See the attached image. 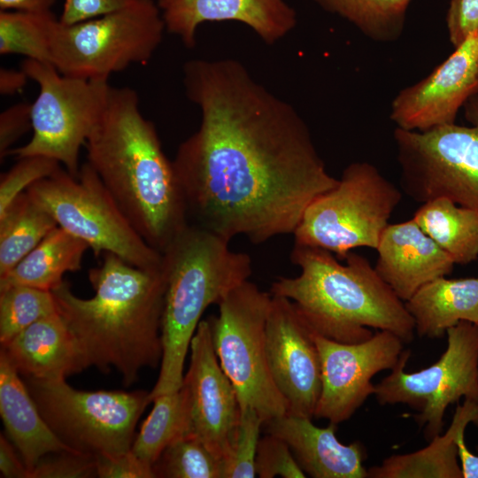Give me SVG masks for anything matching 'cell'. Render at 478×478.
Here are the masks:
<instances>
[{"label":"cell","mask_w":478,"mask_h":478,"mask_svg":"<svg viewBox=\"0 0 478 478\" xmlns=\"http://www.w3.org/2000/svg\"><path fill=\"white\" fill-rule=\"evenodd\" d=\"M183 84L201 113L173 160L189 223L229 242L293 234L338 182L303 118L232 58L186 62Z\"/></svg>","instance_id":"obj_1"},{"label":"cell","mask_w":478,"mask_h":478,"mask_svg":"<svg viewBox=\"0 0 478 478\" xmlns=\"http://www.w3.org/2000/svg\"><path fill=\"white\" fill-rule=\"evenodd\" d=\"M103 255L89 271L92 297H79L65 280L51 292L89 366L104 373L115 368L128 387L142 369L161 363L165 274L162 266L143 269L115 254Z\"/></svg>","instance_id":"obj_2"},{"label":"cell","mask_w":478,"mask_h":478,"mask_svg":"<svg viewBox=\"0 0 478 478\" xmlns=\"http://www.w3.org/2000/svg\"><path fill=\"white\" fill-rule=\"evenodd\" d=\"M85 146L87 162L134 227L162 253L189 220L173 161L143 116L135 89L111 86Z\"/></svg>","instance_id":"obj_3"},{"label":"cell","mask_w":478,"mask_h":478,"mask_svg":"<svg viewBox=\"0 0 478 478\" xmlns=\"http://www.w3.org/2000/svg\"><path fill=\"white\" fill-rule=\"evenodd\" d=\"M300 269L279 277L270 293L291 300L310 327L331 340L356 343L385 330L404 343L413 340L414 322L402 301L370 261L350 251L342 264L327 250L294 243L290 254Z\"/></svg>","instance_id":"obj_4"},{"label":"cell","mask_w":478,"mask_h":478,"mask_svg":"<svg viewBox=\"0 0 478 478\" xmlns=\"http://www.w3.org/2000/svg\"><path fill=\"white\" fill-rule=\"evenodd\" d=\"M229 241L189 224L162 252L166 288L161 321L163 354L150 400L178 390L192 337L206 308L220 303L252 273L251 257Z\"/></svg>","instance_id":"obj_5"},{"label":"cell","mask_w":478,"mask_h":478,"mask_svg":"<svg viewBox=\"0 0 478 478\" xmlns=\"http://www.w3.org/2000/svg\"><path fill=\"white\" fill-rule=\"evenodd\" d=\"M165 30L154 0H132L121 9L71 25L58 18L50 29L51 63L66 76L108 80L130 65H146Z\"/></svg>","instance_id":"obj_6"},{"label":"cell","mask_w":478,"mask_h":478,"mask_svg":"<svg viewBox=\"0 0 478 478\" xmlns=\"http://www.w3.org/2000/svg\"><path fill=\"white\" fill-rule=\"evenodd\" d=\"M26 191L58 227L85 241L96 257L110 252L140 268L161 267L162 253L140 235L88 162L77 177L60 166Z\"/></svg>","instance_id":"obj_7"},{"label":"cell","mask_w":478,"mask_h":478,"mask_svg":"<svg viewBox=\"0 0 478 478\" xmlns=\"http://www.w3.org/2000/svg\"><path fill=\"white\" fill-rule=\"evenodd\" d=\"M402 193L373 164L348 165L337 184L314 199L293 233L294 243L344 259L353 249H376Z\"/></svg>","instance_id":"obj_8"},{"label":"cell","mask_w":478,"mask_h":478,"mask_svg":"<svg viewBox=\"0 0 478 478\" xmlns=\"http://www.w3.org/2000/svg\"><path fill=\"white\" fill-rule=\"evenodd\" d=\"M468 126L393 132L400 184L419 203L446 197L478 212V94L463 106Z\"/></svg>","instance_id":"obj_9"},{"label":"cell","mask_w":478,"mask_h":478,"mask_svg":"<svg viewBox=\"0 0 478 478\" xmlns=\"http://www.w3.org/2000/svg\"><path fill=\"white\" fill-rule=\"evenodd\" d=\"M25 383L53 433L73 451L94 456L130 451L136 423L150 403L144 390L83 391L66 379L27 378Z\"/></svg>","instance_id":"obj_10"},{"label":"cell","mask_w":478,"mask_h":478,"mask_svg":"<svg viewBox=\"0 0 478 478\" xmlns=\"http://www.w3.org/2000/svg\"><path fill=\"white\" fill-rule=\"evenodd\" d=\"M272 295L249 280L234 289L209 321L220 365L237 395L241 410L255 409L264 422L289 412L273 380L266 356V325Z\"/></svg>","instance_id":"obj_11"},{"label":"cell","mask_w":478,"mask_h":478,"mask_svg":"<svg viewBox=\"0 0 478 478\" xmlns=\"http://www.w3.org/2000/svg\"><path fill=\"white\" fill-rule=\"evenodd\" d=\"M21 69L38 84L31 104L33 135L8 155L18 158L43 156L57 160L77 177L79 153L99 120L107 103L108 80L61 74L50 63L26 58Z\"/></svg>","instance_id":"obj_12"},{"label":"cell","mask_w":478,"mask_h":478,"mask_svg":"<svg viewBox=\"0 0 478 478\" xmlns=\"http://www.w3.org/2000/svg\"><path fill=\"white\" fill-rule=\"evenodd\" d=\"M447 348L428 367L405 371L411 356L404 350L389 375L374 385L381 405L404 404L413 415L428 442L440 435L449 405L461 397L478 402V326L460 321L446 331Z\"/></svg>","instance_id":"obj_13"},{"label":"cell","mask_w":478,"mask_h":478,"mask_svg":"<svg viewBox=\"0 0 478 478\" xmlns=\"http://www.w3.org/2000/svg\"><path fill=\"white\" fill-rule=\"evenodd\" d=\"M320 360L321 390L314 417L339 424L349 420L374 393L372 378L392 369L404 342L391 332L380 330L369 339L344 343L313 330Z\"/></svg>","instance_id":"obj_14"},{"label":"cell","mask_w":478,"mask_h":478,"mask_svg":"<svg viewBox=\"0 0 478 478\" xmlns=\"http://www.w3.org/2000/svg\"><path fill=\"white\" fill-rule=\"evenodd\" d=\"M183 392L189 433L222 462L228 456L241 420L236 392L214 351L209 320H201L192 337Z\"/></svg>","instance_id":"obj_15"},{"label":"cell","mask_w":478,"mask_h":478,"mask_svg":"<svg viewBox=\"0 0 478 478\" xmlns=\"http://www.w3.org/2000/svg\"><path fill=\"white\" fill-rule=\"evenodd\" d=\"M266 348L273 380L289 405L288 413L314 417L321 390L320 355L313 329L287 297L272 295Z\"/></svg>","instance_id":"obj_16"},{"label":"cell","mask_w":478,"mask_h":478,"mask_svg":"<svg viewBox=\"0 0 478 478\" xmlns=\"http://www.w3.org/2000/svg\"><path fill=\"white\" fill-rule=\"evenodd\" d=\"M428 76L402 89L390 104L397 128L424 131L451 124L478 94V31L468 35Z\"/></svg>","instance_id":"obj_17"},{"label":"cell","mask_w":478,"mask_h":478,"mask_svg":"<svg viewBox=\"0 0 478 478\" xmlns=\"http://www.w3.org/2000/svg\"><path fill=\"white\" fill-rule=\"evenodd\" d=\"M166 30L189 49L197 44L198 27L233 20L251 27L272 45L295 28L297 12L285 0H158Z\"/></svg>","instance_id":"obj_18"},{"label":"cell","mask_w":478,"mask_h":478,"mask_svg":"<svg viewBox=\"0 0 478 478\" xmlns=\"http://www.w3.org/2000/svg\"><path fill=\"white\" fill-rule=\"evenodd\" d=\"M375 250V271L404 302L427 282L450 274L455 265L412 218L389 224Z\"/></svg>","instance_id":"obj_19"},{"label":"cell","mask_w":478,"mask_h":478,"mask_svg":"<svg viewBox=\"0 0 478 478\" xmlns=\"http://www.w3.org/2000/svg\"><path fill=\"white\" fill-rule=\"evenodd\" d=\"M266 432L282 439L303 471L313 478H366V450L359 442L342 443L337 424L319 428L312 419L287 413L266 423Z\"/></svg>","instance_id":"obj_20"},{"label":"cell","mask_w":478,"mask_h":478,"mask_svg":"<svg viewBox=\"0 0 478 478\" xmlns=\"http://www.w3.org/2000/svg\"><path fill=\"white\" fill-rule=\"evenodd\" d=\"M1 351L27 378L66 379L89 367L77 339L57 312L15 335Z\"/></svg>","instance_id":"obj_21"},{"label":"cell","mask_w":478,"mask_h":478,"mask_svg":"<svg viewBox=\"0 0 478 478\" xmlns=\"http://www.w3.org/2000/svg\"><path fill=\"white\" fill-rule=\"evenodd\" d=\"M0 414L9 438L30 472L42 458L73 451L50 429L19 372L0 351Z\"/></svg>","instance_id":"obj_22"},{"label":"cell","mask_w":478,"mask_h":478,"mask_svg":"<svg viewBox=\"0 0 478 478\" xmlns=\"http://www.w3.org/2000/svg\"><path fill=\"white\" fill-rule=\"evenodd\" d=\"M405 305L420 337L440 338L460 321L478 324V277H438L421 286Z\"/></svg>","instance_id":"obj_23"},{"label":"cell","mask_w":478,"mask_h":478,"mask_svg":"<svg viewBox=\"0 0 478 478\" xmlns=\"http://www.w3.org/2000/svg\"><path fill=\"white\" fill-rule=\"evenodd\" d=\"M470 422L478 425V402L465 399L458 405L445 433L437 435L425 448L395 454L367 469V478H463L457 439Z\"/></svg>","instance_id":"obj_24"},{"label":"cell","mask_w":478,"mask_h":478,"mask_svg":"<svg viewBox=\"0 0 478 478\" xmlns=\"http://www.w3.org/2000/svg\"><path fill=\"white\" fill-rule=\"evenodd\" d=\"M89 244L60 227L51 230L10 272L0 277V289L26 285L51 291L67 272L81 268Z\"/></svg>","instance_id":"obj_25"},{"label":"cell","mask_w":478,"mask_h":478,"mask_svg":"<svg viewBox=\"0 0 478 478\" xmlns=\"http://www.w3.org/2000/svg\"><path fill=\"white\" fill-rule=\"evenodd\" d=\"M412 219L443 249L455 264L478 258V212L449 198L423 203Z\"/></svg>","instance_id":"obj_26"},{"label":"cell","mask_w":478,"mask_h":478,"mask_svg":"<svg viewBox=\"0 0 478 478\" xmlns=\"http://www.w3.org/2000/svg\"><path fill=\"white\" fill-rule=\"evenodd\" d=\"M58 224L27 191L0 213V277L10 272Z\"/></svg>","instance_id":"obj_27"},{"label":"cell","mask_w":478,"mask_h":478,"mask_svg":"<svg viewBox=\"0 0 478 478\" xmlns=\"http://www.w3.org/2000/svg\"><path fill=\"white\" fill-rule=\"evenodd\" d=\"M323 11L336 15L368 39L394 42L403 35L412 0H312Z\"/></svg>","instance_id":"obj_28"},{"label":"cell","mask_w":478,"mask_h":478,"mask_svg":"<svg viewBox=\"0 0 478 478\" xmlns=\"http://www.w3.org/2000/svg\"><path fill=\"white\" fill-rule=\"evenodd\" d=\"M152 402L153 408L131 448L139 459L151 466L168 445L189 433L188 409L181 389L159 395Z\"/></svg>","instance_id":"obj_29"},{"label":"cell","mask_w":478,"mask_h":478,"mask_svg":"<svg viewBox=\"0 0 478 478\" xmlns=\"http://www.w3.org/2000/svg\"><path fill=\"white\" fill-rule=\"evenodd\" d=\"M57 19L52 12L0 11V54H19L52 64L50 29Z\"/></svg>","instance_id":"obj_30"},{"label":"cell","mask_w":478,"mask_h":478,"mask_svg":"<svg viewBox=\"0 0 478 478\" xmlns=\"http://www.w3.org/2000/svg\"><path fill=\"white\" fill-rule=\"evenodd\" d=\"M50 290L26 285L0 289V342L5 344L35 321L57 312Z\"/></svg>","instance_id":"obj_31"},{"label":"cell","mask_w":478,"mask_h":478,"mask_svg":"<svg viewBox=\"0 0 478 478\" xmlns=\"http://www.w3.org/2000/svg\"><path fill=\"white\" fill-rule=\"evenodd\" d=\"M152 468L160 478H223V462L191 435L168 445Z\"/></svg>","instance_id":"obj_32"},{"label":"cell","mask_w":478,"mask_h":478,"mask_svg":"<svg viewBox=\"0 0 478 478\" xmlns=\"http://www.w3.org/2000/svg\"><path fill=\"white\" fill-rule=\"evenodd\" d=\"M263 424V419L255 409L246 407L241 410L235 439L223 462V478L255 477V459Z\"/></svg>","instance_id":"obj_33"},{"label":"cell","mask_w":478,"mask_h":478,"mask_svg":"<svg viewBox=\"0 0 478 478\" xmlns=\"http://www.w3.org/2000/svg\"><path fill=\"white\" fill-rule=\"evenodd\" d=\"M18 162L0 180V213L21 193L39 180L53 174L60 163L43 156L18 158Z\"/></svg>","instance_id":"obj_34"},{"label":"cell","mask_w":478,"mask_h":478,"mask_svg":"<svg viewBox=\"0 0 478 478\" xmlns=\"http://www.w3.org/2000/svg\"><path fill=\"white\" fill-rule=\"evenodd\" d=\"M256 474L260 478H304L303 471L289 445L281 438L268 434L259 440L256 459Z\"/></svg>","instance_id":"obj_35"},{"label":"cell","mask_w":478,"mask_h":478,"mask_svg":"<svg viewBox=\"0 0 478 478\" xmlns=\"http://www.w3.org/2000/svg\"><path fill=\"white\" fill-rule=\"evenodd\" d=\"M44 456L30 472L29 478H89L96 476V457L76 451Z\"/></svg>","instance_id":"obj_36"},{"label":"cell","mask_w":478,"mask_h":478,"mask_svg":"<svg viewBox=\"0 0 478 478\" xmlns=\"http://www.w3.org/2000/svg\"><path fill=\"white\" fill-rule=\"evenodd\" d=\"M96 476L100 478H155L152 466L131 450L115 455H96Z\"/></svg>","instance_id":"obj_37"},{"label":"cell","mask_w":478,"mask_h":478,"mask_svg":"<svg viewBox=\"0 0 478 478\" xmlns=\"http://www.w3.org/2000/svg\"><path fill=\"white\" fill-rule=\"evenodd\" d=\"M32 129L31 104H15L0 114V159L8 155L12 146Z\"/></svg>","instance_id":"obj_38"},{"label":"cell","mask_w":478,"mask_h":478,"mask_svg":"<svg viewBox=\"0 0 478 478\" xmlns=\"http://www.w3.org/2000/svg\"><path fill=\"white\" fill-rule=\"evenodd\" d=\"M445 20L450 42L456 47L478 31V0H451Z\"/></svg>","instance_id":"obj_39"},{"label":"cell","mask_w":478,"mask_h":478,"mask_svg":"<svg viewBox=\"0 0 478 478\" xmlns=\"http://www.w3.org/2000/svg\"><path fill=\"white\" fill-rule=\"evenodd\" d=\"M132 0H65L58 18L65 25L75 24L112 12Z\"/></svg>","instance_id":"obj_40"},{"label":"cell","mask_w":478,"mask_h":478,"mask_svg":"<svg viewBox=\"0 0 478 478\" xmlns=\"http://www.w3.org/2000/svg\"><path fill=\"white\" fill-rule=\"evenodd\" d=\"M0 471L4 478H29V471L20 459L13 446L1 434L0 436Z\"/></svg>","instance_id":"obj_41"},{"label":"cell","mask_w":478,"mask_h":478,"mask_svg":"<svg viewBox=\"0 0 478 478\" xmlns=\"http://www.w3.org/2000/svg\"><path fill=\"white\" fill-rule=\"evenodd\" d=\"M29 77L22 70L5 67L0 68V93L3 96H13L21 92Z\"/></svg>","instance_id":"obj_42"},{"label":"cell","mask_w":478,"mask_h":478,"mask_svg":"<svg viewBox=\"0 0 478 478\" xmlns=\"http://www.w3.org/2000/svg\"><path fill=\"white\" fill-rule=\"evenodd\" d=\"M57 0H0V11H17L31 13L51 12Z\"/></svg>","instance_id":"obj_43"},{"label":"cell","mask_w":478,"mask_h":478,"mask_svg":"<svg viewBox=\"0 0 478 478\" xmlns=\"http://www.w3.org/2000/svg\"><path fill=\"white\" fill-rule=\"evenodd\" d=\"M464 436L465 433H462L457 439L458 456L463 478H478V456L469 451Z\"/></svg>","instance_id":"obj_44"},{"label":"cell","mask_w":478,"mask_h":478,"mask_svg":"<svg viewBox=\"0 0 478 478\" xmlns=\"http://www.w3.org/2000/svg\"><path fill=\"white\" fill-rule=\"evenodd\" d=\"M478 326V324H476Z\"/></svg>","instance_id":"obj_45"}]
</instances>
